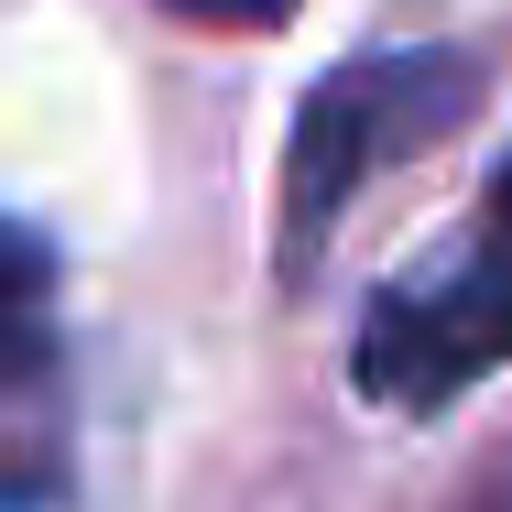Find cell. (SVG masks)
<instances>
[{
	"label": "cell",
	"instance_id": "cell-4",
	"mask_svg": "<svg viewBox=\"0 0 512 512\" xmlns=\"http://www.w3.org/2000/svg\"><path fill=\"white\" fill-rule=\"evenodd\" d=\"M153 11H175L197 33H273V22H295V0H153Z\"/></svg>",
	"mask_w": 512,
	"mask_h": 512
},
{
	"label": "cell",
	"instance_id": "cell-3",
	"mask_svg": "<svg viewBox=\"0 0 512 512\" xmlns=\"http://www.w3.org/2000/svg\"><path fill=\"white\" fill-rule=\"evenodd\" d=\"M77 502V382L55 316V240L0 218V512Z\"/></svg>",
	"mask_w": 512,
	"mask_h": 512
},
{
	"label": "cell",
	"instance_id": "cell-1",
	"mask_svg": "<svg viewBox=\"0 0 512 512\" xmlns=\"http://www.w3.org/2000/svg\"><path fill=\"white\" fill-rule=\"evenodd\" d=\"M480 55L469 44H360L349 66H327V88L295 109V153H284V207H273V262L284 284H306L316 251L338 240L349 197L404 164L425 142H447L480 109Z\"/></svg>",
	"mask_w": 512,
	"mask_h": 512
},
{
	"label": "cell",
	"instance_id": "cell-2",
	"mask_svg": "<svg viewBox=\"0 0 512 512\" xmlns=\"http://www.w3.org/2000/svg\"><path fill=\"white\" fill-rule=\"evenodd\" d=\"M491 371H512V153L491 164L480 207L360 306L349 338V382L382 414H447Z\"/></svg>",
	"mask_w": 512,
	"mask_h": 512
},
{
	"label": "cell",
	"instance_id": "cell-5",
	"mask_svg": "<svg viewBox=\"0 0 512 512\" xmlns=\"http://www.w3.org/2000/svg\"><path fill=\"white\" fill-rule=\"evenodd\" d=\"M458 512H512V458H502V469H491V480H480V491H469Z\"/></svg>",
	"mask_w": 512,
	"mask_h": 512
}]
</instances>
